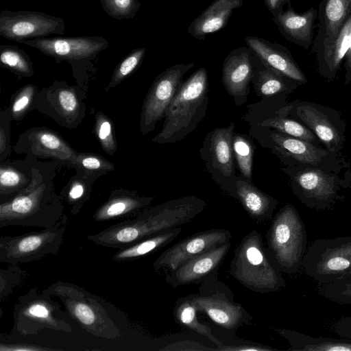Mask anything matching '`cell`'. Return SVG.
Returning <instances> with one entry per match:
<instances>
[{"instance_id":"obj_34","label":"cell","mask_w":351,"mask_h":351,"mask_svg":"<svg viewBox=\"0 0 351 351\" xmlns=\"http://www.w3.org/2000/svg\"><path fill=\"white\" fill-rule=\"evenodd\" d=\"M51 91V104L60 117L71 123L75 120L81 110V104L75 91L67 86H58Z\"/></svg>"},{"instance_id":"obj_14","label":"cell","mask_w":351,"mask_h":351,"mask_svg":"<svg viewBox=\"0 0 351 351\" xmlns=\"http://www.w3.org/2000/svg\"><path fill=\"white\" fill-rule=\"evenodd\" d=\"M64 30L62 18L42 12L3 10L0 12V35L10 40L22 43L51 34L62 35Z\"/></svg>"},{"instance_id":"obj_18","label":"cell","mask_w":351,"mask_h":351,"mask_svg":"<svg viewBox=\"0 0 351 351\" xmlns=\"http://www.w3.org/2000/svg\"><path fill=\"white\" fill-rule=\"evenodd\" d=\"M252 75V51L247 46L232 49L223 61L221 80L237 106L247 101Z\"/></svg>"},{"instance_id":"obj_36","label":"cell","mask_w":351,"mask_h":351,"mask_svg":"<svg viewBox=\"0 0 351 351\" xmlns=\"http://www.w3.org/2000/svg\"><path fill=\"white\" fill-rule=\"evenodd\" d=\"M232 148L240 177L252 182V164L255 150L252 141L245 134L234 133Z\"/></svg>"},{"instance_id":"obj_30","label":"cell","mask_w":351,"mask_h":351,"mask_svg":"<svg viewBox=\"0 0 351 351\" xmlns=\"http://www.w3.org/2000/svg\"><path fill=\"white\" fill-rule=\"evenodd\" d=\"M317 10V34L332 36L337 33L351 14V0H322Z\"/></svg>"},{"instance_id":"obj_23","label":"cell","mask_w":351,"mask_h":351,"mask_svg":"<svg viewBox=\"0 0 351 351\" xmlns=\"http://www.w3.org/2000/svg\"><path fill=\"white\" fill-rule=\"evenodd\" d=\"M294 112L296 117L318 137L328 152L338 153L343 141V133L321 108L309 103H298Z\"/></svg>"},{"instance_id":"obj_3","label":"cell","mask_w":351,"mask_h":351,"mask_svg":"<svg viewBox=\"0 0 351 351\" xmlns=\"http://www.w3.org/2000/svg\"><path fill=\"white\" fill-rule=\"evenodd\" d=\"M208 92V72L201 67L182 84L167 109L162 130L152 142L174 143L195 130L206 114Z\"/></svg>"},{"instance_id":"obj_8","label":"cell","mask_w":351,"mask_h":351,"mask_svg":"<svg viewBox=\"0 0 351 351\" xmlns=\"http://www.w3.org/2000/svg\"><path fill=\"white\" fill-rule=\"evenodd\" d=\"M67 216L54 226L16 236L0 237V262L9 264L32 263L56 255L63 243Z\"/></svg>"},{"instance_id":"obj_12","label":"cell","mask_w":351,"mask_h":351,"mask_svg":"<svg viewBox=\"0 0 351 351\" xmlns=\"http://www.w3.org/2000/svg\"><path fill=\"white\" fill-rule=\"evenodd\" d=\"M195 64H176L156 77L142 106L140 130L143 135L154 130L156 123L165 117L167 108L183 83L184 75Z\"/></svg>"},{"instance_id":"obj_11","label":"cell","mask_w":351,"mask_h":351,"mask_svg":"<svg viewBox=\"0 0 351 351\" xmlns=\"http://www.w3.org/2000/svg\"><path fill=\"white\" fill-rule=\"evenodd\" d=\"M234 123L228 127L216 128L206 136L199 149L205 170L228 195L232 197L236 175L232 148Z\"/></svg>"},{"instance_id":"obj_46","label":"cell","mask_w":351,"mask_h":351,"mask_svg":"<svg viewBox=\"0 0 351 351\" xmlns=\"http://www.w3.org/2000/svg\"><path fill=\"white\" fill-rule=\"evenodd\" d=\"M53 348H45L40 346L25 343H0L1 351H40V350H53Z\"/></svg>"},{"instance_id":"obj_43","label":"cell","mask_w":351,"mask_h":351,"mask_svg":"<svg viewBox=\"0 0 351 351\" xmlns=\"http://www.w3.org/2000/svg\"><path fill=\"white\" fill-rule=\"evenodd\" d=\"M75 166L90 176L106 173L114 169L111 162L95 154H77Z\"/></svg>"},{"instance_id":"obj_27","label":"cell","mask_w":351,"mask_h":351,"mask_svg":"<svg viewBox=\"0 0 351 351\" xmlns=\"http://www.w3.org/2000/svg\"><path fill=\"white\" fill-rule=\"evenodd\" d=\"M28 134L29 149L34 156L53 158L75 166L78 153L60 135L45 128L33 130Z\"/></svg>"},{"instance_id":"obj_9","label":"cell","mask_w":351,"mask_h":351,"mask_svg":"<svg viewBox=\"0 0 351 351\" xmlns=\"http://www.w3.org/2000/svg\"><path fill=\"white\" fill-rule=\"evenodd\" d=\"M305 274L320 285L351 273V236L313 241L302 259Z\"/></svg>"},{"instance_id":"obj_10","label":"cell","mask_w":351,"mask_h":351,"mask_svg":"<svg viewBox=\"0 0 351 351\" xmlns=\"http://www.w3.org/2000/svg\"><path fill=\"white\" fill-rule=\"evenodd\" d=\"M250 133L263 147L271 150L287 165L315 167L325 170L332 165L334 154L318 148L312 143L302 140L276 130L251 125Z\"/></svg>"},{"instance_id":"obj_39","label":"cell","mask_w":351,"mask_h":351,"mask_svg":"<svg viewBox=\"0 0 351 351\" xmlns=\"http://www.w3.org/2000/svg\"><path fill=\"white\" fill-rule=\"evenodd\" d=\"M145 52V47H141L127 55L116 66L106 90L117 86L131 75L142 62Z\"/></svg>"},{"instance_id":"obj_16","label":"cell","mask_w":351,"mask_h":351,"mask_svg":"<svg viewBox=\"0 0 351 351\" xmlns=\"http://www.w3.org/2000/svg\"><path fill=\"white\" fill-rule=\"evenodd\" d=\"M231 237L229 230L219 228L191 235L162 252L153 263L154 270L173 271L191 258L229 242Z\"/></svg>"},{"instance_id":"obj_17","label":"cell","mask_w":351,"mask_h":351,"mask_svg":"<svg viewBox=\"0 0 351 351\" xmlns=\"http://www.w3.org/2000/svg\"><path fill=\"white\" fill-rule=\"evenodd\" d=\"M197 311L206 314L213 322L223 328L236 330L250 324L252 317L240 304L234 302L228 291L187 295Z\"/></svg>"},{"instance_id":"obj_28","label":"cell","mask_w":351,"mask_h":351,"mask_svg":"<svg viewBox=\"0 0 351 351\" xmlns=\"http://www.w3.org/2000/svg\"><path fill=\"white\" fill-rule=\"evenodd\" d=\"M252 84L258 97L263 99L292 91L295 82L266 64L252 51Z\"/></svg>"},{"instance_id":"obj_48","label":"cell","mask_w":351,"mask_h":351,"mask_svg":"<svg viewBox=\"0 0 351 351\" xmlns=\"http://www.w3.org/2000/svg\"><path fill=\"white\" fill-rule=\"evenodd\" d=\"M272 16L283 11L285 7L291 3V0H263Z\"/></svg>"},{"instance_id":"obj_35","label":"cell","mask_w":351,"mask_h":351,"mask_svg":"<svg viewBox=\"0 0 351 351\" xmlns=\"http://www.w3.org/2000/svg\"><path fill=\"white\" fill-rule=\"evenodd\" d=\"M0 64L21 76L30 77L34 73L28 54L16 45H0Z\"/></svg>"},{"instance_id":"obj_37","label":"cell","mask_w":351,"mask_h":351,"mask_svg":"<svg viewBox=\"0 0 351 351\" xmlns=\"http://www.w3.org/2000/svg\"><path fill=\"white\" fill-rule=\"evenodd\" d=\"M25 175L16 169L7 165L0 168L1 202L5 201L27 186Z\"/></svg>"},{"instance_id":"obj_7","label":"cell","mask_w":351,"mask_h":351,"mask_svg":"<svg viewBox=\"0 0 351 351\" xmlns=\"http://www.w3.org/2000/svg\"><path fill=\"white\" fill-rule=\"evenodd\" d=\"M69 317L53 297L33 287L21 295L14 306L12 332L23 337L36 335L46 329L71 332Z\"/></svg>"},{"instance_id":"obj_15","label":"cell","mask_w":351,"mask_h":351,"mask_svg":"<svg viewBox=\"0 0 351 351\" xmlns=\"http://www.w3.org/2000/svg\"><path fill=\"white\" fill-rule=\"evenodd\" d=\"M22 43L56 60L66 61L73 66L90 62L109 45L102 36L43 37Z\"/></svg>"},{"instance_id":"obj_38","label":"cell","mask_w":351,"mask_h":351,"mask_svg":"<svg viewBox=\"0 0 351 351\" xmlns=\"http://www.w3.org/2000/svg\"><path fill=\"white\" fill-rule=\"evenodd\" d=\"M89 184L82 180L75 179L69 182L61 192L60 198L68 204L70 212L73 215L80 213L88 200L90 191Z\"/></svg>"},{"instance_id":"obj_42","label":"cell","mask_w":351,"mask_h":351,"mask_svg":"<svg viewBox=\"0 0 351 351\" xmlns=\"http://www.w3.org/2000/svg\"><path fill=\"white\" fill-rule=\"evenodd\" d=\"M95 132L103 149L110 155L117 151V143L114 136L111 121L101 112L95 117Z\"/></svg>"},{"instance_id":"obj_31","label":"cell","mask_w":351,"mask_h":351,"mask_svg":"<svg viewBox=\"0 0 351 351\" xmlns=\"http://www.w3.org/2000/svg\"><path fill=\"white\" fill-rule=\"evenodd\" d=\"M290 342L291 350L351 351V343L328 339L312 338L287 329L276 330Z\"/></svg>"},{"instance_id":"obj_22","label":"cell","mask_w":351,"mask_h":351,"mask_svg":"<svg viewBox=\"0 0 351 351\" xmlns=\"http://www.w3.org/2000/svg\"><path fill=\"white\" fill-rule=\"evenodd\" d=\"M317 16L318 10L313 7L302 14H298L289 4L272 19L285 39L308 49L313 43L314 24Z\"/></svg>"},{"instance_id":"obj_33","label":"cell","mask_w":351,"mask_h":351,"mask_svg":"<svg viewBox=\"0 0 351 351\" xmlns=\"http://www.w3.org/2000/svg\"><path fill=\"white\" fill-rule=\"evenodd\" d=\"M197 312L198 311L195 304L188 296L179 298L173 310L175 319L179 324L206 337L218 346L223 345L222 342L214 336L210 328L198 320Z\"/></svg>"},{"instance_id":"obj_45","label":"cell","mask_w":351,"mask_h":351,"mask_svg":"<svg viewBox=\"0 0 351 351\" xmlns=\"http://www.w3.org/2000/svg\"><path fill=\"white\" fill-rule=\"evenodd\" d=\"M36 90V86L29 84L23 87L16 93L10 106V116L12 119H19L28 111L33 104Z\"/></svg>"},{"instance_id":"obj_26","label":"cell","mask_w":351,"mask_h":351,"mask_svg":"<svg viewBox=\"0 0 351 351\" xmlns=\"http://www.w3.org/2000/svg\"><path fill=\"white\" fill-rule=\"evenodd\" d=\"M232 197L236 199L254 221L270 219L278 205V201L249 182L238 176Z\"/></svg>"},{"instance_id":"obj_2","label":"cell","mask_w":351,"mask_h":351,"mask_svg":"<svg viewBox=\"0 0 351 351\" xmlns=\"http://www.w3.org/2000/svg\"><path fill=\"white\" fill-rule=\"evenodd\" d=\"M43 291L58 298L69 316L91 335L106 339H117L122 336V326L126 323L121 321L123 314L99 296L62 280Z\"/></svg>"},{"instance_id":"obj_13","label":"cell","mask_w":351,"mask_h":351,"mask_svg":"<svg viewBox=\"0 0 351 351\" xmlns=\"http://www.w3.org/2000/svg\"><path fill=\"white\" fill-rule=\"evenodd\" d=\"M282 170L290 177L294 193L308 207L327 208L338 198L339 183L323 169L289 164Z\"/></svg>"},{"instance_id":"obj_41","label":"cell","mask_w":351,"mask_h":351,"mask_svg":"<svg viewBox=\"0 0 351 351\" xmlns=\"http://www.w3.org/2000/svg\"><path fill=\"white\" fill-rule=\"evenodd\" d=\"M322 295L336 302L351 304V273L332 282L322 285Z\"/></svg>"},{"instance_id":"obj_25","label":"cell","mask_w":351,"mask_h":351,"mask_svg":"<svg viewBox=\"0 0 351 351\" xmlns=\"http://www.w3.org/2000/svg\"><path fill=\"white\" fill-rule=\"evenodd\" d=\"M243 3V0H215L191 22L188 33L193 38L204 40L208 34L223 28L234 10Z\"/></svg>"},{"instance_id":"obj_32","label":"cell","mask_w":351,"mask_h":351,"mask_svg":"<svg viewBox=\"0 0 351 351\" xmlns=\"http://www.w3.org/2000/svg\"><path fill=\"white\" fill-rule=\"evenodd\" d=\"M251 125L269 128L287 135L312 143L316 141L313 132L298 121L287 118V116L277 114L261 118H246Z\"/></svg>"},{"instance_id":"obj_40","label":"cell","mask_w":351,"mask_h":351,"mask_svg":"<svg viewBox=\"0 0 351 351\" xmlns=\"http://www.w3.org/2000/svg\"><path fill=\"white\" fill-rule=\"evenodd\" d=\"M104 11L117 20L132 19L139 10V0H99Z\"/></svg>"},{"instance_id":"obj_29","label":"cell","mask_w":351,"mask_h":351,"mask_svg":"<svg viewBox=\"0 0 351 351\" xmlns=\"http://www.w3.org/2000/svg\"><path fill=\"white\" fill-rule=\"evenodd\" d=\"M179 227L162 231L125 247L118 249L112 255L116 262H128L141 258L152 254L172 242L182 232Z\"/></svg>"},{"instance_id":"obj_20","label":"cell","mask_w":351,"mask_h":351,"mask_svg":"<svg viewBox=\"0 0 351 351\" xmlns=\"http://www.w3.org/2000/svg\"><path fill=\"white\" fill-rule=\"evenodd\" d=\"M230 248V242L197 255L168 272L165 281L172 287L199 283L215 274Z\"/></svg>"},{"instance_id":"obj_49","label":"cell","mask_w":351,"mask_h":351,"mask_svg":"<svg viewBox=\"0 0 351 351\" xmlns=\"http://www.w3.org/2000/svg\"><path fill=\"white\" fill-rule=\"evenodd\" d=\"M6 129L8 128H3L1 123L0 128V155L1 160L6 156L9 148L8 133Z\"/></svg>"},{"instance_id":"obj_19","label":"cell","mask_w":351,"mask_h":351,"mask_svg":"<svg viewBox=\"0 0 351 351\" xmlns=\"http://www.w3.org/2000/svg\"><path fill=\"white\" fill-rule=\"evenodd\" d=\"M351 43V14L337 33L332 36L317 34L312 51L316 53L319 73L328 79L335 77L346 58Z\"/></svg>"},{"instance_id":"obj_1","label":"cell","mask_w":351,"mask_h":351,"mask_svg":"<svg viewBox=\"0 0 351 351\" xmlns=\"http://www.w3.org/2000/svg\"><path fill=\"white\" fill-rule=\"evenodd\" d=\"M206 206L204 200L195 195L170 199L145 209L131 219L88 234L87 239L100 246L121 249L189 222Z\"/></svg>"},{"instance_id":"obj_5","label":"cell","mask_w":351,"mask_h":351,"mask_svg":"<svg viewBox=\"0 0 351 351\" xmlns=\"http://www.w3.org/2000/svg\"><path fill=\"white\" fill-rule=\"evenodd\" d=\"M229 273L244 287L258 293L278 291L286 285L281 271L257 230L242 239L234 251Z\"/></svg>"},{"instance_id":"obj_24","label":"cell","mask_w":351,"mask_h":351,"mask_svg":"<svg viewBox=\"0 0 351 351\" xmlns=\"http://www.w3.org/2000/svg\"><path fill=\"white\" fill-rule=\"evenodd\" d=\"M154 199V197L139 196L132 191H114L107 201L95 210L93 219L97 222L129 219L145 210Z\"/></svg>"},{"instance_id":"obj_6","label":"cell","mask_w":351,"mask_h":351,"mask_svg":"<svg viewBox=\"0 0 351 351\" xmlns=\"http://www.w3.org/2000/svg\"><path fill=\"white\" fill-rule=\"evenodd\" d=\"M268 251L281 271L294 274L306 250L304 224L297 210L287 204L274 216L267 232Z\"/></svg>"},{"instance_id":"obj_47","label":"cell","mask_w":351,"mask_h":351,"mask_svg":"<svg viewBox=\"0 0 351 351\" xmlns=\"http://www.w3.org/2000/svg\"><path fill=\"white\" fill-rule=\"evenodd\" d=\"M217 350H235V351H268V350H274L273 348L264 346L263 345L254 343H247L235 346H225L223 345L218 346V348H215Z\"/></svg>"},{"instance_id":"obj_50","label":"cell","mask_w":351,"mask_h":351,"mask_svg":"<svg viewBox=\"0 0 351 351\" xmlns=\"http://www.w3.org/2000/svg\"><path fill=\"white\" fill-rule=\"evenodd\" d=\"M346 82L348 83L351 80V43L348 51L346 56Z\"/></svg>"},{"instance_id":"obj_4","label":"cell","mask_w":351,"mask_h":351,"mask_svg":"<svg viewBox=\"0 0 351 351\" xmlns=\"http://www.w3.org/2000/svg\"><path fill=\"white\" fill-rule=\"evenodd\" d=\"M60 198L46 182L34 181L0 204V228L31 226L47 228L63 216Z\"/></svg>"},{"instance_id":"obj_44","label":"cell","mask_w":351,"mask_h":351,"mask_svg":"<svg viewBox=\"0 0 351 351\" xmlns=\"http://www.w3.org/2000/svg\"><path fill=\"white\" fill-rule=\"evenodd\" d=\"M27 275L18 264H10L0 269V300H5Z\"/></svg>"},{"instance_id":"obj_21","label":"cell","mask_w":351,"mask_h":351,"mask_svg":"<svg viewBox=\"0 0 351 351\" xmlns=\"http://www.w3.org/2000/svg\"><path fill=\"white\" fill-rule=\"evenodd\" d=\"M246 45L266 64L296 83H305L306 78L283 45L257 36L244 38Z\"/></svg>"}]
</instances>
